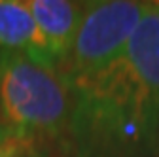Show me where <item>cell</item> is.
Listing matches in <instances>:
<instances>
[{
  "label": "cell",
  "mask_w": 159,
  "mask_h": 157,
  "mask_svg": "<svg viewBox=\"0 0 159 157\" xmlns=\"http://www.w3.org/2000/svg\"><path fill=\"white\" fill-rule=\"evenodd\" d=\"M70 131L82 157L159 153V2H152L125 51L72 85Z\"/></svg>",
  "instance_id": "cell-1"
},
{
  "label": "cell",
  "mask_w": 159,
  "mask_h": 157,
  "mask_svg": "<svg viewBox=\"0 0 159 157\" xmlns=\"http://www.w3.org/2000/svg\"><path fill=\"white\" fill-rule=\"evenodd\" d=\"M74 93L57 68L0 53V121L21 140L57 138L72 125Z\"/></svg>",
  "instance_id": "cell-2"
},
{
  "label": "cell",
  "mask_w": 159,
  "mask_h": 157,
  "mask_svg": "<svg viewBox=\"0 0 159 157\" xmlns=\"http://www.w3.org/2000/svg\"><path fill=\"white\" fill-rule=\"evenodd\" d=\"M150 4L134 0L87 2L72 49L59 68L70 87L98 74L125 51Z\"/></svg>",
  "instance_id": "cell-3"
},
{
  "label": "cell",
  "mask_w": 159,
  "mask_h": 157,
  "mask_svg": "<svg viewBox=\"0 0 159 157\" xmlns=\"http://www.w3.org/2000/svg\"><path fill=\"white\" fill-rule=\"evenodd\" d=\"M85 6L87 4L84 2H70V0H29L30 13L44 36L57 70L65 65L72 49Z\"/></svg>",
  "instance_id": "cell-4"
},
{
  "label": "cell",
  "mask_w": 159,
  "mask_h": 157,
  "mask_svg": "<svg viewBox=\"0 0 159 157\" xmlns=\"http://www.w3.org/2000/svg\"><path fill=\"white\" fill-rule=\"evenodd\" d=\"M0 53H19L38 65L57 68L25 0H0Z\"/></svg>",
  "instance_id": "cell-5"
},
{
  "label": "cell",
  "mask_w": 159,
  "mask_h": 157,
  "mask_svg": "<svg viewBox=\"0 0 159 157\" xmlns=\"http://www.w3.org/2000/svg\"><path fill=\"white\" fill-rule=\"evenodd\" d=\"M25 144V140L17 138L6 129H0V157H17L19 148Z\"/></svg>",
  "instance_id": "cell-6"
}]
</instances>
